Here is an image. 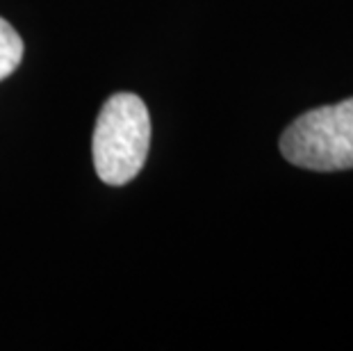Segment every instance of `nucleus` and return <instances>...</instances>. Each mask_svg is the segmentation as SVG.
<instances>
[{
	"mask_svg": "<svg viewBox=\"0 0 353 351\" xmlns=\"http://www.w3.org/2000/svg\"><path fill=\"white\" fill-rule=\"evenodd\" d=\"M151 144V117L134 94H114L105 101L94 128L96 174L112 188L130 183L146 162Z\"/></svg>",
	"mask_w": 353,
	"mask_h": 351,
	"instance_id": "1",
	"label": "nucleus"
},
{
	"mask_svg": "<svg viewBox=\"0 0 353 351\" xmlns=\"http://www.w3.org/2000/svg\"><path fill=\"white\" fill-rule=\"evenodd\" d=\"M281 153L310 171L353 169V99L299 117L283 132Z\"/></svg>",
	"mask_w": 353,
	"mask_h": 351,
	"instance_id": "2",
	"label": "nucleus"
},
{
	"mask_svg": "<svg viewBox=\"0 0 353 351\" xmlns=\"http://www.w3.org/2000/svg\"><path fill=\"white\" fill-rule=\"evenodd\" d=\"M23 59V41L5 19H0V80L12 76Z\"/></svg>",
	"mask_w": 353,
	"mask_h": 351,
	"instance_id": "3",
	"label": "nucleus"
}]
</instances>
